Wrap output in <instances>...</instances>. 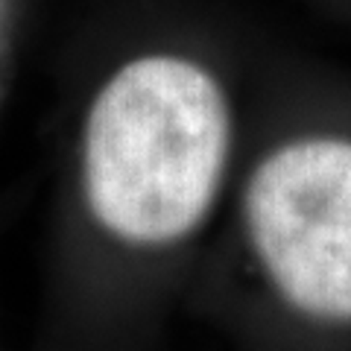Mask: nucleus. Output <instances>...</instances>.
<instances>
[{
	"instance_id": "f257e3e1",
	"label": "nucleus",
	"mask_w": 351,
	"mask_h": 351,
	"mask_svg": "<svg viewBox=\"0 0 351 351\" xmlns=\"http://www.w3.org/2000/svg\"><path fill=\"white\" fill-rule=\"evenodd\" d=\"M232 108L202 64L152 53L117 68L88 106L80 176L88 214L132 249L188 240L217 202Z\"/></svg>"
},
{
	"instance_id": "f03ea898",
	"label": "nucleus",
	"mask_w": 351,
	"mask_h": 351,
	"mask_svg": "<svg viewBox=\"0 0 351 351\" xmlns=\"http://www.w3.org/2000/svg\"><path fill=\"white\" fill-rule=\"evenodd\" d=\"M243 223L276 299L316 325H351V141L299 138L249 176Z\"/></svg>"
}]
</instances>
